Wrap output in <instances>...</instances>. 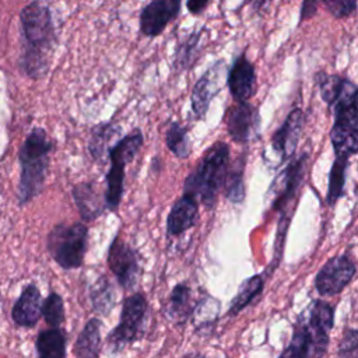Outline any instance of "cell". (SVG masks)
Instances as JSON below:
<instances>
[{
  "label": "cell",
  "mask_w": 358,
  "mask_h": 358,
  "mask_svg": "<svg viewBox=\"0 0 358 358\" xmlns=\"http://www.w3.org/2000/svg\"><path fill=\"white\" fill-rule=\"evenodd\" d=\"M229 137L239 144H246L253 136H257L260 127L259 109L249 102H236L231 105L224 116Z\"/></svg>",
  "instance_id": "obj_13"
},
{
  "label": "cell",
  "mask_w": 358,
  "mask_h": 358,
  "mask_svg": "<svg viewBox=\"0 0 358 358\" xmlns=\"http://www.w3.org/2000/svg\"><path fill=\"white\" fill-rule=\"evenodd\" d=\"M42 316L49 327H59L64 322V302L57 292H49L43 301Z\"/></svg>",
  "instance_id": "obj_30"
},
{
  "label": "cell",
  "mask_w": 358,
  "mask_h": 358,
  "mask_svg": "<svg viewBox=\"0 0 358 358\" xmlns=\"http://www.w3.org/2000/svg\"><path fill=\"white\" fill-rule=\"evenodd\" d=\"M337 358H358V329L344 330L338 343Z\"/></svg>",
  "instance_id": "obj_32"
},
{
  "label": "cell",
  "mask_w": 358,
  "mask_h": 358,
  "mask_svg": "<svg viewBox=\"0 0 358 358\" xmlns=\"http://www.w3.org/2000/svg\"><path fill=\"white\" fill-rule=\"evenodd\" d=\"M347 166H348V158L336 157L329 175V189L326 196V201L329 206H334L344 193Z\"/></svg>",
  "instance_id": "obj_29"
},
{
  "label": "cell",
  "mask_w": 358,
  "mask_h": 358,
  "mask_svg": "<svg viewBox=\"0 0 358 358\" xmlns=\"http://www.w3.org/2000/svg\"><path fill=\"white\" fill-rule=\"evenodd\" d=\"M46 246L52 259L62 268L81 267L88 246V228L85 222L56 224L48 234Z\"/></svg>",
  "instance_id": "obj_6"
},
{
  "label": "cell",
  "mask_w": 358,
  "mask_h": 358,
  "mask_svg": "<svg viewBox=\"0 0 358 358\" xmlns=\"http://www.w3.org/2000/svg\"><path fill=\"white\" fill-rule=\"evenodd\" d=\"M203 32H204V28L193 29L192 32L186 34L178 41L173 50V59H172V67L175 74L187 71L194 66V63L200 57Z\"/></svg>",
  "instance_id": "obj_22"
},
{
  "label": "cell",
  "mask_w": 358,
  "mask_h": 358,
  "mask_svg": "<svg viewBox=\"0 0 358 358\" xmlns=\"http://www.w3.org/2000/svg\"><path fill=\"white\" fill-rule=\"evenodd\" d=\"M90 299L94 310L98 315L106 316L115 308L116 303V292L113 284L108 277L101 275L90 289Z\"/></svg>",
  "instance_id": "obj_25"
},
{
  "label": "cell",
  "mask_w": 358,
  "mask_h": 358,
  "mask_svg": "<svg viewBox=\"0 0 358 358\" xmlns=\"http://www.w3.org/2000/svg\"><path fill=\"white\" fill-rule=\"evenodd\" d=\"M330 108L334 112L330 130L334 154L336 157L350 158L358 152V87L350 83Z\"/></svg>",
  "instance_id": "obj_5"
},
{
  "label": "cell",
  "mask_w": 358,
  "mask_h": 358,
  "mask_svg": "<svg viewBox=\"0 0 358 358\" xmlns=\"http://www.w3.org/2000/svg\"><path fill=\"white\" fill-rule=\"evenodd\" d=\"M71 196L83 222L95 221L108 210L105 192L102 193L94 180L76 183L71 187Z\"/></svg>",
  "instance_id": "obj_15"
},
{
  "label": "cell",
  "mask_w": 358,
  "mask_h": 358,
  "mask_svg": "<svg viewBox=\"0 0 358 358\" xmlns=\"http://www.w3.org/2000/svg\"><path fill=\"white\" fill-rule=\"evenodd\" d=\"M57 42L50 6L43 0L24 6L20 11L18 70L32 81L46 77Z\"/></svg>",
  "instance_id": "obj_1"
},
{
  "label": "cell",
  "mask_w": 358,
  "mask_h": 358,
  "mask_svg": "<svg viewBox=\"0 0 358 358\" xmlns=\"http://www.w3.org/2000/svg\"><path fill=\"white\" fill-rule=\"evenodd\" d=\"M210 0H187L186 1V7H187V11L193 15H199L201 14L207 6H208Z\"/></svg>",
  "instance_id": "obj_35"
},
{
  "label": "cell",
  "mask_w": 358,
  "mask_h": 358,
  "mask_svg": "<svg viewBox=\"0 0 358 358\" xmlns=\"http://www.w3.org/2000/svg\"><path fill=\"white\" fill-rule=\"evenodd\" d=\"M120 134L122 127L115 122H102L92 126L87 144V151L91 159L98 165H103L108 159L109 150L113 145L110 144L112 140H119Z\"/></svg>",
  "instance_id": "obj_21"
},
{
  "label": "cell",
  "mask_w": 358,
  "mask_h": 358,
  "mask_svg": "<svg viewBox=\"0 0 358 358\" xmlns=\"http://www.w3.org/2000/svg\"><path fill=\"white\" fill-rule=\"evenodd\" d=\"M334 18H345L357 11L358 0H322Z\"/></svg>",
  "instance_id": "obj_33"
},
{
  "label": "cell",
  "mask_w": 358,
  "mask_h": 358,
  "mask_svg": "<svg viewBox=\"0 0 358 358\" xmlns=\"http://www.w3.org/2000/svg\"><path fill=\"white\" fill-rule=\"evenodd\" d=\"M324 352L319 348L303 313H301L294 324L292 337L278 358H322Z\"/></svg>",
  "instance_id": "obj_20"
},
{
  "label": "cell",
  "mask_w": 358,
  "mask_h": 358,
  "mask_svg": "<svg viewBox=\"0 0 358 358\" xmlns=\"http://www.w3.org/2000/svg\"><path fill=\"white\" fill-rule=\"evenodd\" d=\"M144 144V136L140 129L120 137L109 150L108 161L110 166L105 176V200L109 211H116L120 206L124 192L126 165L140 152Z\"/></svg>",
  "instance_id": "obj_4"
},
{
  "label": "cell",
  "mask_w": 358,
  "mask_h": 358,
  "mask_svg": "<svg viewBox=\"0 0 358 358\" xmlns=\"http://www.w3.org/2000/svg\"><path fill=\"white\" fill-rule=\"evenodd\" d=\"M165 144L173 157L178 159H186L192 152V141L189 138V130L180 122H171L165 131Z\"/></svg>",
  "instance_id": "obj_26"
},
{
  "label": "cell",
  "mask_w": 358,
  "mask_h": 358,
  "mask_svg": "<svg viewBox=\"0 0 358 358\" xmlns=\"http://www.w3.org/2000/svg\"><path fill=\"white\" fill-rule=\"evenodd\" d=\"M227 85L236 102H248L255 94L256 74L255 67L245 53L235 57L227 74Z\"/></svg>",
  "instance_id": "obj_16"
},
{
  "label": "cell",
  "mask_w": 358,
  "mask_h": 358,
  "mask_svg": "<svg viewBox=\"0 0 358 358\" xmlns=\"http://www.w3.org/2000/svg\"><path fill=\"white\" fill-rule=\"evenodd\" d=\"M147 309L148 302L141 292H134L124 299L119 324L108 336V347L112 352L122 351L141 337Z\"/></svg>",
  "instance_id": "obj_7"
},
{
  "label": "cell",
  "mask_w": 358,
  "mask_h": 358,
  "mask_svg": "<svg viewBox=\"0 0 358 358\" xmlns=\"http://www.w3.org/2000/svg\"><path fill=\"white\" fill-rule=\"evenodd\" d=\"M243 168H245V159L243 157H239L234 165L228 166L224 187H222L225 199L235 204L242 203L245 199Z\"/></svg>",
  "instance_id": "obj_27"
},
{
  "label": "cell",
  "mask_w": 358,
  "mask_h": 358,
  "mask_svg": "<svg viewBox=\"0 0 358 358\" xmlns=\"http://www.w3.org/2000/svg\"><path fill=\"white\" fill-rule=\"evenodd\" d=\"M308 157V154H302L296 159L291 161L271 183L268 190V194L273 196L271 207L273 210H278L282 214L281 218L289 220V207L292 206L298 194V189L303 180Z\"/></svg>",
  "instance_id": "obj_8"
},
{
  "label": "cell",
  "mask_w": 358,
  "mask_h": 358,
  "mask_svg": "<svg viewBox=\"0 0 358 358\" xmlns=\"http://www.w3.org/2000/svg\"><path fill=\"white\" fill-rule=\"evenodd\" d=\"M101 327L102 322L98 317H92L85 323L74 344L76 358H99Z\"/></svg>",
  "instance_id": "obj_23"
},
{
  "label": "cell",
  "mask_w": 358,
  "mask_h": 358,
  "mask_svg": "<svg viewBox=\"0 0 358 358\" xmlns=\"http://www.w3.org/2000/svg\"><path fill=\"white\" fill-rule=\"evenodd\" d=\"M355 263L347 255L330 257L315 277V288L323 296L340 294L354 278Z\"/></svg>",
  "instance_id": "obj_9"
},
{
  "label": "cell",
  "mask_w": 358,
  "mask_h": 358,
  "mask_svg": "<svg viewBox=\"0 0 358 358\" xmlns=\"http://www.w3.org/2000/svg\"><path fill=\"white\" fill-rule=\"evenodd\" d=\"M228 166L229 147L224 141H215L183 180V193L193 194L206 208H214L218 193L224 187Z\"/></svg>",
  "instance_id": "obj_3"
},
{
  "label": "cell",
  "mask_w": 358,
  "mask_h": 358,
  "mask_svg": "<svg viewBox=\"0 0 358 358\" xmlns=\"http://www.w3.org/2000/svg\"><path fill=\"white\" fill-rule=\"evenodd\" d=\"M106 260L119 285L124 289L134 288L140 274L138 256L137 252L130 245H127L119 235H116L110 242Z\"/></svg>",
  "instance_id": "obj_10"
},
{
  "label": "cell",
  "mask_w": 358,
  "mask_h": 358,
  "mask_svg": "<svg viewBox=\"0 0 358 358\" xmlns=\"http://www.w3.org/2000/svg\"><path fill=\"white\" fill-rule=\"evenodd\" d=\"M53 151L55 141L43 127H34L25 136L17 154L20 162L17 200L21 207L42 193Z\"/></svg>",
  "instance_id": "obj_2"
},
{
  "label": "cell",
  "mask_w": 358,
  "mask_h": 358,
  "mask_svg": "<svg viewBox=\"0 0 358 358\" xmlns=\"http://www.w3.org/2000/svg\"><path fill=\"white\" fill-rule=\"evenodd\" d=\"M305 123V115L299 108L292 109L282 124L271 137V148L278 155L280 164L292 158Z\"/></svg>",
  "instance_id": "obj_14"
},
{
  "label": "cell",
  "mask_w": 358,
  "mask_h": 358,
  "mask_svg": "<svg viewBox=\"0 0 358 358\" xmlns=\"http://www.w3.org/2000/svg\"><path fill=\"white\" fill-rule=\"evenodd\" d=\"M246 4H249L253 10H260L266 3H270L271 0H245Z\"/></svg>",
  "instance_id": "obj_36"
},
{
  "label": "cell",
  "mask_w": 358,
  "mask_h": 358,
  "mask_svg": "<svg viewBox=\"0 0 358 358\" xmlns=\"http://www.w3.org/2000/svg\"><path fill=\"white\" fill-rule=\"evenodd\" d=\"M66 333L60 327L39 331L35 340L38 358H66Z\"/></svg>",
  "instance_id": "obj_24"
},
{
  "label": "cell",
  "mask_w": 358,
  "mask_h": 358,
  "mask_svg": "<svg viewBox=\"0 0 358 358\" xmlns=\"http://www.w3.org/2000/svg\"><path fill=\"white\" fill-rule=\"evenodd\" d=\"M190 302V288L185 282H179L171 291L168 312L172 317H185Z\"/></svg>",
  "instance_id": "obj_31"
},
{
  "label": "cell",
  "mask_w": 358,
  "mask_h": 358,
  "mask_svg": "<svg viewBox=\"0 0 358 358\" xmlns=\"http://www.w3.org/2000/svg\"><path fill=\"white\" fill-rule=\"evenodd\" d=\"M263 278L259 274H255L249 278H246L238 288L236 295L232 298L228 315L234 316L238 315L242 309H245L262 291H263Z\"/></svg>",
  "instance_id": "obj_28"
},
{
  "label": "cell",
  "mask_w": 358,
  "mask_h": 358,
  "mask_svg": "<svg viewBox=\"0 0 358 358\" xmlns=\"http://www.w3.org/2000/svg\"><path fill=\"white\" fill-rule=\"evenodd\" d=\"M42 296L35 284L22 288L20 296L13 305L11 319L20 327H34L42 316Z\"/></svg>",
  "instance_id": "obj_19"
},
{
  "label": "cell",
  "mask_w": 358,
  "mask_h": 358,
  "mask_svg": "<svg viewBox=\"0 0 358 358\" xmlns=\"http://www.w3.org/2000/svg\"><path fill=\"white\" fill-rule=\"evenodd\" d=\"M185 358H206L203 355H199V354H193V355H186Z\"/></svg>",
  "instance_id": "obj_37"
},
{
  "label": "cell",
  "mask_w": 358,
  "mask_h": 358,
  "mask_svg": "<svg viewBox=\"0 0 358 358\" xmlns=\"http://www.w3.org/2000/svg\"><path fill=\"white\" fill-rule=\"evenodd\" d=\"M199 215V200L189 193L182 196L172 204L166 217V234L169 236H179L192 227H194Z\"/></svg>",
  "instance_id": "obj_18"
},
{
  "label": "cell",
  "mask_w": 358,
  "mask_h": 358,
  "mask_svg": "<svg viewBox=\"0 0 358 358\" xmlns=\"http://www.w3.org/2000/svg\"><path fill=\"white\" fill-rule=\"evenodd\" d=\"M317 13V0H303L299 21H306Z\"/></svg>",
  "instance_id": "obj_34"
},
{
  "label": "cell",
  "mask_w": 358,
  "mask_h": 358,
  "mask_svg": "<svg viewBox=\"0 0 358 358\" xmlns=\"http://www.w3.org/2000/svg\"><path fill=\"white\" fill-rule=\"evenodd\" d=\"M225 73V62L217 60L194 83L190 103L196 120H203L207 115L211 101L221 91V81Z\"/></svg>",
  "instance_id": "obj_12"
},
{
  "label": "cell",
  "mask_w": 358,
  "mask_h": 358,
  "mask_svg": "<svg viewBox=\"0 0 358 358\" xmlns=\"http://www.w3.org/2000/svg\"><path fill=\"white\" fill-rule=\"evenodd\" d=\"M182 10V0H150L138 14V28L143 36L157 38L175 21Z\"/></svg>",
  "instance_id": "obj_11"
},
{
  "label": "cell",
  "mask_w": 358,
  "mask_h": 358,
  "mask_svg": "<svg viewBox=\"0 0 358 358\" xmlns=\"http://www.w3.org/2000/svg\"><path fill=\"white\" fill-rule=\"evenodd\" d=\"M303 316L319 348L326 352L330 340L329 334L334 324V308L322 299H316L303 312Z\"/></svg>",
  "instance_id": "obj_17"
}]
</instances>
